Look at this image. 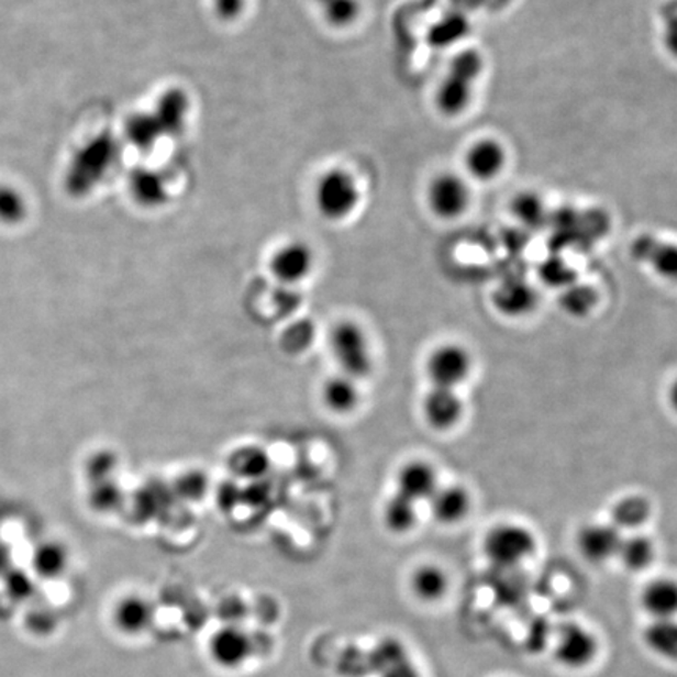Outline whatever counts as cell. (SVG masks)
<instances>
[{"mask_svg": "<svg viewBox=\"0 0 677 677\" xmlns=\"http://www.w3.org/2000/svg\"><path fill=\"white\" fill-rule=\"evenodd\" d=\"M315 208L323 219L342 222L355 213L360 202L358 179L345 168H330L315 184Z\"/></svg>", "mask_w": 677, "mask_h": 677, "instance_id": "2", "label": "cell"}, {"mask_svg": "<svg viewBox=\"0 0 677 677\" xmlns=\"http://www.w3.org/2000/svg\"><path fill=\"white\" fill-rule=\"evenodd\" d=\"M650 500L643 496H628V498L618 500L612 508V522L614 528L623 532V530H634L642 528L643 524L651 518Z\"/></svg>", "mask_w": 677, "mask_h": 677, "instance_id": "26", "label": "cell"}, {"mask_svg": "<svg viewBox=\"0 0 677 677\" xmlns=\"http://www.w3.org/2000/svg\"><path fill=\"white\" fill-rule=\"evenodd\" d=\"M535 551L532 530L513 522L495 525L484 540L485 557L498 569H517L533 557Z\"/></svg>", "mask_w": 677, "mask_h": 677, "instance_id": "3", "label": "cell"}, {"mask_svg": "<svg viewBox=\"0 0 677 677\" xmlns=\"http://www.w3.org/2000/svg\"><path fill=\"white\" fill-rule=\"evenodd\" d=\"M320 9L331 27L347 29L359 20L363 7L359 0H329Z\"/></svg>", "mask_w": 677, "mask_h": 677, "instance_id": "29", "label": "cell"}, {"mask_svg": "<svg viewBox=\"0 0 677 677\" xmlns=\"http://www.w3.org/2000/svg\"><path fill=\"white\" fill-rule=\"evenodd\" d=\"M25 213V201L20 191L0 186V222H20Z\"/></svg>", "mask_w": 677, "mask_h": 677, "instance_id": "34", "label": "cell"}, {"mask_svg": "<svg viewBox=\"0 0 677 677\" xmlns=\"http://www.w3.org/2000/svg\"><path fill=\"white\" fill-rule=\"evenodd\" d=\"M208 488L209 481L206 474L200 473V470H190L176 480L173 492L182 499L198 500L204 498Z\"/></svg>", "mask_w": 677, "mask_h": 677, "instance_id": "33", "label": "cell"}, {"mask_svg": "<svg viewBox=\"0 0 677 677\" xmlns=\"http://www.w3.org/2000/svg\"><path fill=\"white\" fill-rule=\"evenodd\" d=\"M429 502L433 518L445 525L463 521L470 510L469 492L458 485L437 488Z\"/></svg>", "mask_w": 677, "mask_h": 677, "instance_id": "16", "label": "cell"}, {"mask_svg": "<svg viewBox=\"0 0 677 677\" xmlns=\"http://www.w3.org/2000/svg\"><path fill=\"white\" fill-rule=\"evenodd\" d=\"M640 602L653 620L677 618V580L669 577L651 580L643 588Z\"/></svg>", "mask_w": 677, "mask_h": 677, "instance_id": "17", "label": "cell"}, {"mask_svg": "<svg viewBox=\"0 0 677 677\" xmlns=\"http://www.w3.org/2000/svg\"><path fill=\"white\" fill-rule=\"evenodd\" d=\"M252 636L242 629L223 628L212 635L209 642V654L219 667L226 669L241 668L253 656Z\"/></svg>", "mask_w": 677, "mask_h": 677, "instance_id": "10", "label": "cell"}, {"mask_svg": "<svg viewBox=\"0 0 677 677\" xmlns=\"http://www.w3.org/2000/svg\"><path fill=\"white\" fill-rule=\"evenodd\" d=\"M422 413L426 423L437 432H447L462 421L465 404L456 389L433 386L423 397Z\"/></svg>", "mask_w": 677, "mask_h": 677, "instance_id": "11", "label": "cell"}, {"mask_svg": "<svg viewBox=\"0 0 677 677\" xmlns=\"http://www.w3.org/2000/svg\"><path fill=\"white\" fill-rule=\"evenodd\" d=\"M118 463L115 455L109 454V452H102L91 459L90 463V476L93 478L95 484L102 480H109L115 473Z\"/></svg>", "mask_w": 677, "mask_h": 677, "instance_id": "36", "label": "cell"}, {"mask_svg": "<svg viewBox=\"0 0 677 677\" xmlns=\"http://www.w3.org/2000/svg\"><path fill=\"white\" fill-rule=\"evenodd\" d=\"M484 62L477 53H465L451 65L440 91H437V106L445 115H458L466 109L473 95V87L480 76Z\"/></svg>", "mask_w": 677, "mask_h": 677, "instance_id": "5", "label": "cell"}, {"mask_svg": "<svg viewBox=\"0 0 677 677\" xmlns=\"http://www.w3.org/2000/svg\"><path fill=\"white\" fill-rule=\"evenodd\" d=\"M212 5L220 20L231 22L242 16L246 0H212Z\"/></svg>", "mask_w": 677, "mask_h": 677, "instance_id": "37", "label": "cell"}, {"mask_svg": "<svg viewBox=\"0 0 677 677\" xmlns=\"http://www.w3.org/2000/svg\"><path fill=\"white\" fill-rule=\"evenodd\" d=\"M643 642L654 656L677 664V618L653 620L643 632Z\"/></svg>", "mask_w": 677, "mask_h": 677, "instance_id": "21", "label": "cell"}, {"mask_svg": "<svg viewBox=\"0 0 677 677\" xmlns=\"http://www.w3.org/2000/svg\"><path fill=\"white\" fill-rule=\"evenodd\" d=\"M506 148L496 140L487 138L474 143L466 154V165L476 179L491 180L498 178L506 167Z\"/></svg>", "mask_w": 677, "mask_h": 677, "instance_id": "15", "label": "cell"}, {"mask_svg": "<svg viewBox=\"0 0 677 677\" xmlns=\"http://www.w3.org/2000/svg\"><path fill=\"white\" fill-rule=\"evenodd\" d=\"M110 156H112V148L107 140H96L91 145H87V148L80 151L79 156L75 159V165L71 169L73 187L79 189L80 184H85L88 180V186L95 180L104 176L106 169L110 165Z\"/></svg>", "mask_w": 677, "mask_h": 677, "instance_id": "14", "label": "cell"}, {"mask_svg": "<svg viewBox=\"0 0 677 677\" xmlns=\"http://www.w3.org/2000/svg\"><path fill=\"white\" fill-rule=\"evenodd\" d=\"M426 375L436 388L456 389L473 371V356L458 344H443L426 359Z\"/></svg>", "mask_w": 677, "mask_h": 677, "instance_id": "6", "label": "cell"}, {"mask_svg": "<svg viewBox=\"0 0 677 677\" xmlns=\"http://www.w3.org/2000/svg\"><path fill=\"white\" fill-rule=\"evenodd\" d=\"M662 40L669 55L677 58V0H672L661 11Z\"/></svg>", "mask_w": 677, "mask_h": 677, "instance_id": "35", "label": "cell"}, {"mask_svg": "<svg viewBox=\"0 0 677 677\" xmlns=\"http://www.w3.org/2000/svg\"><path fill=\"white\" fill-rule=\"evenodd\" d=\"M315 256L304 242L292 241L279 246L270 257V271L285 285H297L314 270Z\"/></svg>", "mask_w": 677, "mask_h": 677, "instance_id": "9", "label": "cell"}, {"mask_svg": "<svg viewBox=\"0 0 677 677\" xmlns=\"http://www.w3.org/2000/svg\"><path fill=\"white\" fill-rule=\"evenodd\" d=\"M171 502V491L168 488H162L159 485L149 484L148 487L140 489L137 496V513L146 514V517H156L164 513Z\"/></svg>", "mask_w": 677, "mask_h": 677, "instance_id": "30", "label": "cell"}, {"mask_svg": "<svg viewBox=\"0 0 677 677\" xmlns=\"http://www.w3.org/2000/svg\"><path fill=\"white\" fill-rule=\"evenodd\" d=\"M617 557L629 571L642 573L656 561V546L646 535L631 533L621 540Z\"/></svg>", "mask_w": 677, "mask_h": 677, "instance_id": "22", "label": "cell"}, {"mask_svg": "<svg viewBox=\"0 0 677 677\" xmlns=\"http://www.w3.org/2000/svg\"><path fill=\"white\" fill-rule=\"evenodd\" d=\"M440 487L436 469L422 459L407 463L397 474V492L414 500L415 503L430 500Z\"/></svg>", "mask_w": 677, "mask_h": 677, "instance_id": "13", "label": "cell"}, {"mask_svg": "<svg viewBox=\"0 0 677 677\" xmlns=\"http://www.w3.org/2000/svg\"><path fill=\"white\" fill-rule=\"evenodd\" d=\"M312 2H315L319 7H322L323 3L329 2V0H312Z\"/></svg>", "mask_w": 677, "mask_h": 677, "instance_id": "42", "label": "cell"}, {"mask_svg": "<svg viewBox=\"0 0 677 677\" xmlns=\"http://www.w3.org/2000/svg\"><path fill=\"white\" fill-rule=\"evenodd\" d=\"M330 345L334 359L344 370V375L358 380L370 374V345L358 323L352 320L338 322L331 331Z\"/></svg>", "mask_w": 677, "mask_h": 677, "instance_id": "4", "label": "cell"}, {"mask_svg": "<svg viewBox=\"0 0 677 677\" xmlns=\"http://www.w3.org/2000/svg\"><path fill=\"white\" fill-rule=\"evenodd\" d=\"M323 402L333 413L348 414L356 410L359 403V391L356 380L341 375L330 378L323 386Z\"/></svg>", "mask_w": 677, "mask_h": 677, "instance_id": "23", "label": "cell"}, {"mask_svg": "<svg viewBox=\"0 0 677 677\" xmlns=\"http://www.w3.org/2000/svg\"><path fill=\"white\" fill-rule=\"evenodd\" d=\"M411 590L423 602L440 601L448 590L447 574L440 566L423 565L411 577Z\"/></svg>", "mask_w": 677, "mask_h": 677, "instance_id": "25", "label": "cell"}, {"mask_svg": "<svg viewBox=\"0 0 677 677\" xmlns=\"http://www.w3.org/2000/svg\"><path fill=\"white\" fill-rule=\"evenodd\" d=\"M634 254L650 264L662 278L677 282V245L657 241L656 237H642L635 242Z\"/></svg>", "mask_w": 677, "mask_h": 677, "instance_id": "19", "label": "cell"}, {"mask_svg": "<svg viewBox=\"0 0 677 677\" xmlns=\"http://www.w3.org/2000/svg\"><path fill=\"white\" fill-rule=\"evenodd\" d=\"M623 533L613 524L585 525L577 535V550L585 561L601 565L617 557Z\"/></svg>", "mask_w": 677, "mask_h": 677, "instance_id": "12", "label": "cell"}, {"mask_svg": "<svg viewBox=\"0 0 677 677\" xmlns=\"http://www.w3.org/2000/svg\"><path fill=\"white\" fill-rule=\"evenodd\" d=\"M419 503L396 492L382 508V521L386 528L397 535H404L418 525Z\"/></svg>", "mask_w": 677, "mask_h": 677, "instance_id": "24", "label": "cell"}, {"mask_svg": "<svg viewBox=\"0 0 677 677\" xmlns=\"http://www.w3.org/2000/svg\"><path fill=\"white\" fill-rule=\"evenodd\" d=\"M668 402L669 407H672L673 411L677 414V378L672 382V386H669Z\"/></svg>", "mask_w": 677, "mask_h": 677, "instance_id": "41", "label": "cell"}, {"mask_svg": "<svg viewBox=\"0 0 677 677\" xmlns=\"http://www.w3.org/2000/svg\"><path fill=\"white\" fill-rule=\"evenodd\" d=\"M546 634H547V625L543 620H540L539 623L532 625L530 628L529 634V645L532 650H541L544 645H546Z\"/></svg>", "mask_w": 677, "mask_h": 677, "instance_id": "40", "label": "cell"}, {"mask_svg": "<svg viewBox=\"0 0 677 677\" xmlns=\"http://www.w3.org/2000/svg\"><path fill=\"white\" fill-rule=\"evenodd\" d=\"M338 669L352 677H422L407 645L396 636H385L369 651H347L338 661Z\"/></svg>", "mask_w": 677, "mask_h": 677, "instance_id": "1", "label": "cell"}, {"mask_svg": "<svg viewBox=\"0 0 677 677\" xmlns=\"http://www.w3.org/2000/svg\"><path fill=\"white\" fill-rule=\"evenodd\" d=\"M7 591H9L11 598L16 599V601L31 598L33 592L32 580L22 573L10 574V576L7 577Z\"/></svg>", "mask_w": 677, "mask_h": 677, "instance_id": "38", "label": "cell"}, {"mask_svg": "<svg viewBox=\"0 0 677 677\" xmlns=\"http://www.w3.org/2000/svg\"><path fill=\"white\" fill-rule=\"evenodd\" d=\"M32 563L42 579H57L68 566V552L58 543H46L36 550Z\"/></svg>", "mask_w": 677, "mask_h": 677, "instance_id": "28", "label": "cell"}, {"mask_svg": "<svg viewBox=\"0 0 677 677\" xmlns=\"http://www.w3.org/2000/svg\"><path fill=\"white\" fill-rule=\"evenodd\" d=\"M153 617L154 610L149 601L137 595H129L121 599L113 610V623L118 631L131 636L148 631Z\"/></svg>", "mask_w": 677, "mask_h": 677, "instance_id": "18", "label": "cell"}, {"mask_svg": "<svg viewBox=\"0 0 677 677\" xmlns=\"http://www.w3.org/2000/svg\"><path fill=\"white\" fill-rule=\"evenodd\" d=\"M123 489L112 478L95 484L93 492H91V503H93L96 510L104 511V513L115 511L123 506Z\"/></svg>", "mask_w": 677, "mask_h": 677, "instance_id": "31", "label": "cell"}, {"mask_svg": "<svg viewBox=\"0 0 677 677\" xmlns=\"http://www.w3.org/2000/svg\"><path fill=\"white\" fill-rule=\"evenodd\" d=\"M469 187L454 173H443L432 180L429 187V204L434 215L441 219H456L469 206Z\"/></svg>", "mask_w": 677, "mask_h": 677, "instance_id": "8", "label": "cell"}, {"mask_svg": "<svg viewBox=\"0 0 677 677\" xmlns=\"http://www.w3.org/2000/svg\"><path fill=\"white\" fill-rule=\"evenodd\" d=\"M241 498H244V495L238 491V488L235 487L234 484H226L220 488L219 503L224 508V510H231V508L237 506Z\"/></svg>", "mask_w": 677, "mask_h": 677, "instance_id": "39", "label": "cell"}, {"mask_svg": "<svg viewBox=\"0 0 677 677\" xmlns=\"http://www.w3.org/2000/svg\"><path fill=\"white\" fill-rule=\"evenodd\" d=\"M536 304V293L529 285L513 281L500 286L495 293V307L507 318L528 315Z\"/></svg>", "mask_w": 677, "mask_h": 677, "instance_id": "20", "label": "cell"}, {"mask_svg": "<svg viewBox=\"0 0 677 677\" xmlns=\"http://www.w3.org/2000/svg\"><path fill=\"white\" fill-rule=\"evenodd\" d=\"M227 466H230L234 476L248 478V480H259L270 469V458L263 448L246 445V447L237 448L230 456V465Z\"/></svg>", "mask_w": 677, "mask_h": 677, "instance_id": "27", "label": "cell"}, {"mask_svg": "<svg viewBox=\"0 0 677 677\" xmlns=\"http://www.w3.org/2000/svg\"><path fill=\"white\" fill-rule=\"evenodd\" d=\"M132 191L140 202L153 206L154 202H160L164 197V189L159 176L153 171H138L132 179Z\"/></svg>", "mask_w": 677, "mask_h": 677, "instance_id": "32", "label": "cell"}, {"mask_svg": "<svg viewBox=\"0 0 677 677\" xmlns=\"http://www.w3.org/2000/svg\"><path fill=\"white\" fill-rule=\"evenodd\" d=\"M599 654V642L590 629L579 623H566L558 629L554 656L562 667L584 669L590 667Z\"/></svg>", "mask_w": 677, "mask_h": 677, "instance_id": "7", "label": "cell"}]
</instances>
